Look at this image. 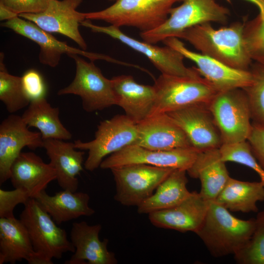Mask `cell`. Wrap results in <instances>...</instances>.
Returning a JSON list of instances; mask_svg holds the SVG:
<instances>
[{
    "instance_id": "cell-29",
    "label": "cell",
    "mask_w": 264,
    "mask_h": 264,
    "mask_svg": "<svg viewBox=\"0 0 264 264\" xmlns=\"http://www.w3.org/2000/svg\"><path fill=\"white\" fill-rule=\"evenodd\" d=\"M59 109L52 107L45 98L33 100L21 116L28 127H35L43 140H69L72 134L59 119Z\"/></svg>"
},
{
    "instance_id": "cell-28",
    "label": "cell",
    "mask_w": 264,
    "mask_h": 264,
    "mask_svg": "<svg viewBox=\"0 0 264 264\" xmlns=\"http://www.w3.org/2000/svg\"><path fill=\"white\" fill-rule=\"evenodd\" d=\"M264 200V185L259 182L243 181L229 178L214 200L233 212H257V203Z\"/></svg>"
},
{
    "instance_id": "cell-41",
    "label": "cell",
    "mask_w": 264,
    "mask_h": 264,
    "mask_svg": "<svg viewBox=\"0 0 264 264\" xmlns=\"http://www.w3.org/2000/svg\"><path fill=\"white\" fill-rule=\"evenodd\" d=\"M115 0V1H116V0Z\"/></svg>"
},
{
    "instance_id": "cell-13",
    "label": "cell",
    "mask_w": 264,
    "mask_h": 264,
    "mask_svg": "<svg viewBox=\"0 0 264 264\" xmlns=\"http://www.w3.org/2000/svg\"><path fill=\"white\" fill-rule=\"evenodd\" d=\"M162 42L194 62L199 74L218 92L244 88L252 82L250 70L236 69L207 55L190 50L177 38H168Z\"/></svg>"
},
{
    "instance_id": "cell-33",
    "label": "cell",
    "mask_w": 264,
    "mask_h": 264,
    "mask_svg": "<svg viewBox=\"0 0 264 264\" xmlns=\"http://www.w3.org/2000/svg\"><path fill=\"white\" fill-rule=\"evenodd\" d=\"M222 159L245 165L255 171L264 183V170L254 156L247 140L239 142L223 144L219 148Z\"/></svg>"
},
{
    "instance_id": "cell-40",
    "label": "cell",
    "mask_w": 264,
    "mask_h": 264,
    "mask_svg": "<svg viewBox=\"0 0 264 264\" xmlns=\"http://www.w3.org/2000/svg\"><path fill=\"white\" fill-rule=\"evenodd\" d=\"M229 3L231 2L232 0H225ZM255 4L259 9V13H264V0H246Z\"/></svg>"
},
{
    "instance_id": "cell-21",
    "label": "cell",
    "mask_w": 264,
    "mask_h": 264,
    "mask_svg": "<svg viewBox=\"0 0 264 264\" xmlns=\"http://www.w3.org/2000/svg\"><path fill=\"white\" fill-rule=\"evenodd\" d=\"M116 105L137 124L149 116L155 98L154 86L137 83L131 75H121L111 79Z\"/></svg>"
},
{
    "instance_id": "cell-27",
    "label": "cell",
    "mask_w": 264,
    "mask_h": 264,
    "mask_svg": "<svg viewBox=\"0 0 264 264\" xmlns=\"http://www.w3.org/2000/svg\"><path fill=\"white\" fill-rule=\"evenodd\" d=\"M187 171L174 169L159 185L155 192L137 207L139 214L168 209L179 204L191 193L187 188Z\"/></svg>"
},
{
    "instance_id": "cell-4",
    "label": "cell",
    "mask_w": 264,
    "mask_h": 264,
    "mask_svg": "<svg viewBox=\"0 0 264 264\" xmlns=\"http://www.w3.org/2000/svg\"><path fill=\"white\" fill-rule=\"evenodd\" d=\"M181 4L173 7L169 15L159 27L140 32L143 41L155 44L170 37H176L185 30L196 25L216 22L226 24L230 11L215 0H180Z\"/></svg>"
},
{
    "instance_id": "cell-25",
    "label": "cell",
    "mask_w": 264,
    "mask_h": 264,
    "mask_svg": "<svg viewBox=\"0 0 264 264\" xmlns=\"http://www.w3.org/2000/svg\"><path fill=\"white\" fill-rule=\"evenodd\" d=\"M219 148L199 151L187 170L191 177L200 179L201 187L199 193L209 201L216 199L230 177Z\"/></svg>"
},
{
    "instance_id": "cell-10",
    "label": "cell",
    "mask_w": 264,
    "mask_h": 264,
    "mask_svg": "<svg viewBox=\"0 0 264 264\" xmlns=\"http://www.w3.org/2000/svg\"><path fill=\"white\" fill-rule=\"evenodd\" d=\"M174 169L144 164L111 168L116 186L114 199L125 206H138L154 194Z\"/></svg>"
},
{
    "instance_id": "cell-24",
    "label": "cell",
    "mask_w": 264,
    "mask_h": 264,
    "mask_svg": "<svg viewBox=\"0 0 264 264\" xmlns=\"http://www.w3.org/2000/svg\"><path fill=\"white\" fill-rule=\"evenodd\" d=\"M43 148L56 171L59 185L63 190L77 191L85 152L77 151L74 143L57 139H44Z\"/></svg>"
},
{
    "instance_id": "cell-11",
    "label": "cell",
    "mask_w": 264,
    "mask_h": 264,
    "mask_svg": "<svg viewBox=\"0 0 264 264\" xmlns=\"http://www.w3.org/2000/svg\"><path fill=\"white\" fill-rule=\"evenodd\" d=\"M81 25L89 28L92 32L106 34L132 49L146 56L161 74L195 77L200 75L196 67H188L184 63V56L173 48L165 45L160 47L145 41H140L127 35L120 28L110 25L103 26L95 25L85 20Z\"/></svg>"
},
{
    "instance_id": "cell-17",
    "label": "cell",
    "mask_w": 264,
    "mask_h": 264,
    "mask_svg": "<svg viewBox=\"0 0 264 264\" xmlns=\"http://www.w3.org/2000/svg\"><path fill=\"white\" fill-rule=\"evenodd\" d=\"M22 116L12 114L0 125V184L10 178L11 166L25 147L43 148L40 132L30 131Z\"/></svg>"
},
{
    "instance_id": "cell-38",
    "label": "cell",
    "mask_w": 264,
    "mask_h": 264,
    "mask_svg": "<svg viewBox=\"0 0 264 264\" xmlns=\"http://www.w3.org/2000/svg\"><path fill=\"white\" fill-rule=\"evenodd\" d=\"M247 141L254 156L264 170V125L253 122Z\"/></svg>"
},
{
    "instance_id": "cell-30",
    "label": "cell",
    "mask_w": 264,
    "mask_h": 264,
    "mask_svg": "<svg viewBox=\"0 0 264 264\" xmlns=\"http://www.w3.org/2000/svg\"><path fill=\"white\" fill-rule=\"evenodd\" d=\"M4 55L0 56V100L10 113L28 106L30 100L24 92L21 77L8 73L3 62Z\"/></svg>"
},
{
    "instance_id": "cell-12",
    "label": "cell",
    "mask_w": 264,
    "mask_h": 264,
    "mask_svg": "<svg viewBox=\"0 0 264 264\" xmlns=\"http://www.w3.org/2000/svg\"><path fill=\"white\" fill-rule=\"evenodd\" d=\"M198 151L193 147L169 150H153L131 144L115 152L101 162L103 169L132 164L187 170L196 158Z\"/></svg>"
},
{
    "instance_id": "cell-32",
    "label": "cell",
    "mask_w": 264,
    "mask_h": 264,
    "mask_svg": "<svg viewBox=\"0 0 264 264\" xmlns=\"http://www.w3.org/2000/svg\"><path fill=\"white\" fill-rule=\"evenodd\" d=\"M255 227L247 244L234 255L240 264H264V210L258 213Z\"/></svg>"
},
{
    "instance_id": "cell-7",
    "label": "cell",
    "mask_w": 264,
    "mask_h": 264,
    "mask_svg": "<svg viewBox=\"0 0 264 264\" xmlns=\"http://www.w3.org/2000/svg\"><path fill=\"white\" fill-rule=\"evenodd\" d=\"M208 107L222 144L247 140L252 119L248 98L242 88L218 92Z\"/></svg>"
},
{
    "instance_id": "cell-35",
    "label": "cell",
    "mask_w": 264,
    "mask_h": 264,
    "mask_svg": "<svg viewBox=\"0 0 264 264\" xmlns=\"http://www.w3.org/2000/svg\"><path fill=\"white\" fill-rule=\"evenodd\" d=\"M32 198L27 191L21 188L13 190L0 189V218L15 217L14 210L19 204H25Z\"/></svg>"
},
{
    "instance_id": "cell-9",
    "label": "cell",
    "mask_w": 264,
    "mask_h": 264,
    "mask_svg": "<svg viewBox=\"0 0 264 264\" xmlns=\"http://www.w3.org/2000/svg\"><path fill=\"white\" fill-rule=\"evenodd\" d=\"M68 56L75 63V77L68 86L59 90L57 94L79 96L82 99L83 109L88 112L116 105L111 79L106 78L92 61L87 62L76 54Z\"/></svg>"
},
{
    "instance_id": "cell-5",
    "label": "cell",
    "mask_w": 264,
    "mask_h": 264,
    "mask_svg": "<svg viewBox=\"0 0 264 264\" xmlns=\"http://www.w3.org/2000/svg\"><path fill=\"white\" fill-rule=\"evenodd\" d=\"M24 206L20 219L27 230L34 251L46 264H53L52 259H61L65 253H74V247L66 230L56 225L35 198H30Z\"/></svg>"
},
{
    "instance_id": "cell-19",
    "label": "cell",
    "mask_w": 264,
    "mask_h": 264,
    "mask_svg": "<svg viewBox=\"0 0 264 264\" xmlns=\"http://www.w3.org/2000/svg\"><path fill=\"white\" fill-rule=\"evenodd\" d=\"M209 203L199 193L192 192L177 205L149 214V219L158 228L195 233L204 220Z\"/></svg>"
},
{
    "instance_id": "cell-34",
    "label": "cell",
    "mask_w": 264,
    "mask_h": 264,
    "mask_svg": "<svg viewBox=\"0 0 264 264\" xmlns=\"http://www.w3.org/2000/svg\"><path fill=\"white\" fill-rule=\"evenodd\" d=\"M244 37L252 61L264 64V13L245 21Z\"/></svg>"
},
{
    "instance_id": "cell-8",
    "label": "cell",
    "mask_w": 264,
    "mask_h": 264,
    "mask_svg": "<svg viewBox=\"0 0 264 264\" xmlns=\"http://www.w3.org/2000/svg\"><path fill=\"white\" fill-rule=\"evenodd\" d=\"M137 137V125L125 114H117L100 123L92 140L78 139L74 144L76 149L88 151L84 167L92 172L100 167L105 156L133 144Z\"/></svg>"
},
{
    "instance_id": "cell-23",
    "label": "cell",
    "mask_w": 264,
    "mask_h": 264,
    "mask_svg": "<svg viewBox=\"0 0 264 264\" xmlns=\"http://www.w3.org/2000/svg\"><path fill=\"white\" fill-rule=\"evenodd\" d=\"M9 179L14 188L26 190L33 198L56 179V173L50 163L35 153L21 152L11 166Z\"/></svg>"
},
{
    "instance_id": "cell-16",
    "label": "cell",
    "mask_w": 264,
    "mask_h": 264,
    "mask_svg": "<svg viewBox=\"0 0 264 264\" xmlns=\"http://www.w3.org/2000/svg\"><path fill=\"white\" fill-rule=\"evenodd\" d=\"M183 130L198 151L219 148L220 135L208 104H195L166 113Z\"/></svg>"
},
{
    "instance_id": "cell-22",
    "label": "cell",
    "mask_w": 264,
    "mask_h": 264,
    "mask_svg": "<svg viewBox=\"0 0 264 264\" xmlns=\"http://www.w3.org/2000/svg\"><path fill=\"white\" fill-rule=\"evenodd\" d=\"M26 260L29 264H46L34 251L27 230L20 219L0 218V264Z\"/></svg>"
},
{
    "instance_id": "cell-31",
    "label": "cell",
    "mask_w": 264,
    "mask_h": 264,
    "mask_svg": "<svg viewBox=\"0 0 264 264\" xmlns=\"http://www.w3.org/2000/svg\"><path fill=\"white\" fill-rule=\"evenodd\" d=\"M249 70L252 82L242 89L248 98L253 122L264 125V64L254 62Z\"/></svg>"
},
{
    "instance_id": "cell-14",
    "label": "cell",
    "mask_w": 264,
    "mask_h": 264,
    "mask_svg": "<svg viewBox=\"0 0 264 264\" xmlns=\"http://www.w3.org/2000/svg\"><path fill=\"white\" fill-rule=\"evenodd\" d=\"M82 2V0H50L43 12L21 14L19 16L47 32L62 34L70 38L85 50L87 45L79 26L86 19L84 13L77 10Z\"/></svg>"
},
{
    "instance_id": "cell-2",
    "label": "cell",
    "mask_w": 264,
    "mask_h": 264,
    "mask_svg": "<svg viewBox=\"0 0 264 264\" xmlns=\"http://www.w3.org/2000/svg\"><path fill=\"white\" fill-rule=\"evenodd\" d=\"M255 224V219L236 218L215 201H210L204 220L195 233L210 254L220 258L234 255L242 250L250 240Z\"/></svg>"
},
{
    "instance_id": "cell-3",
    "label": "cell",
    "mask_w": 264,
    "mask_h": 264,
    "mask_svg": "<svg viewBox=\"0 0 264 264\" xmlns=\"http://www.w3.org/2000/svg\"><path fill=\"white\" fill-rule=\"evenodd\" d=\"M180 0H116L103 10L84 13L86 20H100L111 25L135 27L141 32L156 28L168 18Z\"/></svg>"
},
{
    "instance_id": "cell-26",
    "label": "cell",
    "mask_w": 264,
    "mask_h": 264,
    "mask_svg": "<svg viewBox=\"0 0 264 264\" xmlns=\"http://www.w3.org/2000/svg\"><path fill=\"white\" fill-rule=\"evenodd\" d=\"M33 198L57 224L82 216H91L95 213V210L89 206V196L83 192L63 190L50 196L44 190Z\"/></svg>"
},
{
    "instance_id": "cell-36",
    "label": "cell",
    "mask_w": 264,
    "mask_h": 264,
    "mask_svg": "<svg viewBox=\"0 0 264 264\" xmlns=\"http://www.w3.org/2000/svg\"><path fill=\"white\" fill-rule=\"evenodd\" d=\"M22 84L27 97L30 100L45 98L46 88L41 74L34 69H30L21 77Z\"/></svg>"
},
{
    "instance_id": "cell-18",
    "label": "cell",
    "mask_w": 264,
    "mask_h": 264,
    "mask_svg": "<svg viewBox=\"0 0 264 264\" xmlns=\"http://www.w3.org/2000/svg\"><path fill=\"white\" fill-rule=\"evenodd\" d=\"M136 144L153 150L192 147L180 127L166 113L151 115L137 124Z\"/></svg>"
},
{
    "instance_id": "cell-1",
    "label": "cell",
    "mask_w": 264,
    "mask_h": 264,
    "mask_svg": "<svg viewBox=\"0 0 264 264\" xmlns=\"http://www.w3.org/2000/svg\"><path fill=\"white\" fill-rule=\"evenodd\" d=\"M244 23L245 21L236 22L217 29L211 23H204L185 30L177 38L228 66L247 70L253 61L244 37Z\"/></svg>"
},
{
    "instance_id": "cell-37",
    "label": "cell",
    "mask_w": 264,
    "mask_h": 264,
    "mask_svg": "<svg viewBox=\"0 0 264 264\" xmlns=\"http://www.w3.org/2000/svg\"><path fill=\"white\" fill-rule=\"evenodd\" d=\"M50 0H0L14 12L19 15L23 13H38L45 10Z\"/></svg>"
},
{
    "instance_id": "cell-15",
    "label": "cell",
    "mask_w": 264,
    "mask_h": 264,
    "mask_svg": "<svg viewBox=\"0 0 264 264\" xmlns=\"http://www.w3.org/2000/svg\"><path fill=\"white\" fill-rule=\"evenodd\" d=\"M0 25L38 44L40 48L39 59L44 65L56 67L64 54L68 56L76 54L85 56L92 61L102 59L112 62V59L107 56L70 46L66 42L58 40L50 33L44 30L33 22L19 16L3 22Z\"/></svg>"
},
{
    "instance_id": "cell-6",
    "label": "cell",
    "mask_w": 264,
    "mask_h": 264,
    "mask_svg": "<svg viewBox=\"0 0 264 264\" xmlns=\"http://www.w3.org/2000/svg\"><path fill=\"white\" fill-rule=\"evenodd\" d=\"M153 86L155 98L149 116L190 105L208 104L218 92L201 75L188 77L161 74Z\"/></svg>"
},
{
    "instance_id": "cell-39",
    "label": "cell",
    "mask_w": 264,
    "mask_h": 264,
    "mask_svg": "<svg viewBox=\"0 0 264 264\" xmlns=\"http://www.w3.org/2000/svg\"><path fill=\"white\" fill-rule=\"evenodd\" d=\"M19 15L14 12L4 4L0 2V20L8 21L13 19Z\"/></svg>"
},
{
    "instance_id": "cell-20",
    "label": "cell",
    "mask_w": 264,
    "mask_h": 264,
    "mask_svg": "<svg viewBox=\"0 0 264 264\" xmlns=\"http://www.w3.org/2000/svg\"><path fill=\"white\" fill-rule=\"evenodd\" d=\"M100 224L88 225L86 221L74 222L70 231V241L75 251L65 264H116L115 254L109 251L108 239L100 241Z\"/></svg>"
}]
</instances>
